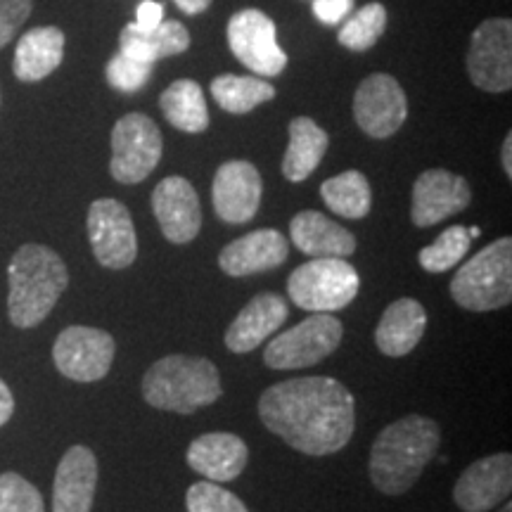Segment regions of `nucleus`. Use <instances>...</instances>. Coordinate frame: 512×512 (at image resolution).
<instances>
[{
    "label": "nucleus",
    "mask_w": 512,
    "mask_h": 512,
    "mask_svg": "<svg viewBox=\"0 0 512 512\" xmlns=\"http://www.w3.org/2000/svg\"><path fill=\"white\" fill-rule=\"evenodd\" d=\"M259 418L294 451L330 456L351 441L356 401L332 377H297L273 384L261 394Z\"/></svg>",
    "instance_id": "f257e3e1"
},
{
    "label": "nucleus",
    "mask_w": 512,
    "mask_h": 512,
    "mask_svg": "<svg viewBox=\"0 0 512 512\" xmlns=\"http://www.w3.org/2000/svg\"><path fill=\"white\" fill-rule=\"evenodd\" d=\"M439 444L441 427L432 418L413 413L392 422L377 434L370 448V482L387 496L406 494L437 456Z\"/></svg>",
    "instance_id": "f03ea898"
},
{
    "label": "nucleus",
    "mask_w": 512,
    "mask_h": 512,
    "mask_svg": "<svg viewBox=\"0 0 512 512\" xmlns=\"http://www.w3.org/2000/svg\"><path fill=\"white\" fill-rule=\"evenodd\" d=\"M8 316L15 328L31 330L55 309L69 285L62 256L46 245H22L8 266Z\"/></svg>",
    "instance_id": "7ed1b4c3"
},
{
    "label": "nucleus",
    "mask_w": 512,
    "mask_h": 512,
    "mask_svg": "<svg viewBox=\"0 0 512 512\" xmlns=\"http://www.w3.org/2000/svg\"><path fill=\"white\" fill-rule=\"evenodd\" d=\"M140 392L157 411L192 415L219 401L223 387L219 368L209 358L171 354L147 368Z\"/></svg>",
    "instance_id": "20e7f679"
},
{
    "label": "nucleus",
    "mask_w": 512,
    "mask_h": 512,
    "mask_svg": "<svg viewBox=\"0 0 512 512\" xmlns=\"http://www.w3.org/2000/svg\"><path fill=\"white\" fill-rule=\"evenodd\" d=\"M451 297L465 311H496L512 302V238H498L467 259L451 280Z\"/></svg>",
    "instance_id": "39448f33"
},
{
    "label": "nucleus",
    "mask_w": 512,
    "mask_h": 512,
    "mask_svg": "<svg viewBox=\"0 0 512 512\" xmlns=\"http://www.w3.org/2000/svg\"><path fill=\"white\" fill-rule=\"evenodd\" d=\"M361 290V278L347 259L320 256L306 261L287 278V294L299 309L335 313L347 309Z\"/></svg>",
    "instance_id": "423d86ee"
},
{
    "label": "nucleus",
    "mask_w": 512,
    "mask_h": 512,
    "mask_svg": "<svg viewBox=\"0 0 512 512\" xmlns=\"http://www.w3.org/2000/svg\"><path fill=\"white\" fill-rule=\"evenodd\" d=\"M344 337V323L332 313H311L294 328L280 332L264 349V363L273 370H302L335 354Z\"/></svg>",
    "instance_id": "0eeeda50"
},
{
    "label": "nucleus",
    "mask_w": 512,
    "mask_h": 512,
    "mask_svg": "<svg viewBox=\"0 0 512 512\" xmlns=\"http://www.w3.org/2000/svg\"><path fill=\"white\" fill-rule=\"evenodd\" d=\"M164 152L159 126L147 114H124L112 128L110 174L117 183H143L157 169Z\"/></svg>",
    "instance_id": "6e6552de"
},
{
    "label": "nucleus",
    "mask_w": 512,
    "mask_h": 512,
    "mask_svg": "<svg viewBox=\"0 0 512 512\" xmlns=\"http://www.w3.org/2000/svg\"><path fill=\"white\" fill-rule=\"evenodd\" d=\"M467 74L486 93H508L512 88V22L505 17L484 19L470 38L465 57Z\"/></svg>",
    "instance_id": "1a4fd4ad"
},
{
    "label": "nucleus",
    "mask_w": 512,
    "mask_h": 512,
    "mask_svg": "<svg viewBox=\"0 0 512 512\" xmlns=\"http://www.w3.org/2000/svg\"><path fill=\"white\" fill-rule=\"evenodd\" d=\"M228 46L261 79L285 72L287 53L278 46V29L266 12L256 8L235 12L228 22Z\"/></svg>",
    "instance_id": "9d476101"
},
{
    "label": "nucleus",
    "mask_w": 512,
    "mask_h": 512,
    "mask_svg": "<svg viewBox=\"0 0 512 512\" xmlns=\"http://www.w3.org/2000/svg\"><path fill=\"white\" fill-rule=\"evenodd\" d=\"M117 342L110 332L86 325H69L55 339V368L74 382H98L110 373Z\"/></svg>",
    "instance_id": "9b49d317"
},
{
    "label": "nucleus",
    "mask_w": 512,
    "mask_h": 512,
    "mask_svg": "<svg viewBox=\"0 0 512 512\" xmlns=\"http://www.w3.org/2000/svg\"><path fill=\"white\" fill-rule=\"evenodd\" d=\"M88 240L100 266L110 271H124L138 256V235L131 211L119 200L102 197L88 209Z\"/></svg>",
    "instance_id": "f8f14e48"
},
{
    "label": "nucleus",
    "mask_w": 512,
    "mask_h": 512,
    "mask_svg": "<svg viewBox=\"0 0 512 512\" xmlns=\"http://www.w3.org/2000/svg\"><path fill=\"white\" fill-rule=\"evenodd\" d=\"M408 117V100L401 83L389 74H370L354 95V119L375 140L392 138Z\"/></svg>",
    "instance_id": "ddd939ff"
},
{
    "label": "nucleus",
    "mask_w": 512,
    "mask_h": 512,
    "mask_svg": "<svg viewBox=\"0 0 512 512\" xmlns=\"http://www.w3.org/2000/svg\"><path fill=\"white\" fill-rule=\"evenodd\" d=\"M472 190L463 176L446 169H427L415 178L411 219L418 228H432L470 207Z\"/></svg>",
    "instance_id": "4468645a"
},
{
    "label": "nucleus",
    "mask_w": 512,
    "mask_h": 512,
    "mask_svg": "<svg viewBox=\"0 0 512 512\" xmlns=\"http://www.w3.org/2000/svg\"><path fill=\"white\" fill-rule=\"evenodd\" d=\"M261 192H264V183L252 162L233 159V162L221 164L211 185L216 216L233 226L249 223L259 211Z\"/></svg>",
    "instance_id": "2eb2a0df"
},
{
    "label": "nucleus",
    "mask_w": 512,
    "mask_h": 512,
    "mask_svg": "<svg viewBox=\"0 0 512 512\" xmlns=\"http://www.w3.org/2000/svg\"><path fill=\"white\" fill-rule=\"evenodd\" d=\"M512 491V456L494 453L475 460L453 486V501L463 512H486L503 505Z\"/></svg>",
    "instance_id": "dca6fc26"
},
{
    "label": "nucleus",
    "mask_w": 512,
    "mask_h": 512,
    "mask_svg": "<svg viewBox=\"0 0 512 512\" xmlns=\"http://www.w3.org/2000/svg\"><path fill=\"white\" fill-rule=\"evenodd\" d=\"M155 211L164 238L174 245H188L200 235L202 207L195 185L183 176H169L152 192Z\"/></svg>",
    "instance_id": "f3484780"
},
{
    "label": "nucleus",
    "mask_w": 512,
    "mask_h": 512,
    "mask_svg": "<svg viewBox=\"0 0 512 512\" xmlns=\"http://www.w3.org/2000/svg\"><path fill=\"white\" fill-rule=\"evenodd\" d=\"M287 256H290V240L275 228H259L223 247L219 266L230 278H245L283 266Z\"/></svg>",
    "instance_id": "a211bd4d"
},
{
    "label": "nucleus",
    "mask_w": 512,
    "mask_h": 512,
    "mask_svg": "<svg viewBox=\"0 0 512 512\" xmlns=\"http://www.w3.org/2000/svg\"><path fill=\"white\" fill-rule=\"evenodd\" d=\"M98 489V458L76 444L64 453L55 472L53 512H91Z\"/></svg>",
    "instance_id": "6ab92c4d"
},
{
    "label": "nucleus",
    "mask_w": 512,
    "mask_h": 512,
    "mask_svg": "<svg viewBox=\"0 0 512 512\" xmlns=\"http://www.w3.org/2000/svg\"><path fill=\"white\" fill-rule=\"evenodd\" d=\"M185 460L207 482L226 484L238 479L249 463V448L238 434L209 432L188 446Z\"/></svg>",
    "instance_id": "aec40b11"
},
{
    "label": "nucleus",
    "mask_w": 512,
    "mask_h": 512,
    "mask_svg": "<svg viewBox=\"0 0 512 512\" xmlns=\"http://www.w3.org/2000/svg\"><path fill=\"white\" fill-rule=\"evenodd\" d=\"M287 316H290V306L280 294H256L228 325L226 337H223L226 347L233 354H249V351L261 347L268 337L275 335V330L283 328Z\"/></svg>",
    "instance_id": "412c9836"
},
{
    "label": "nucleus",
    "mask_w": 512,
    "mask_h": 512,
    "mask_svg": "<svg viewBox=\"0 0 512 512\" xmlns=\"http://www.w3.org/2000/svg\"><path fill=\"white\" fill-rule=\"evenodd\" d=\"M290 238L294 247L311 259H320V256L349 259L356 252L354 233L316 209L299 211L294 216L290 221Z\"/></svg>",
    "instance_id": "4be33fe9"
},
{
    "label": "nucleus",
    "mask_w": 512,
    "mask_h": 512,
    "mask_svg": "<svg viewBox=\"0 0 512 512\" xmlns=\"http://www.w3.org/2000/svg\"><path fill=\"white\" fill-rule=\"evenodd\" d=\"M427 328V311L418 299L403 297L389 304L375 328V344L384 356L401 358L418 347Z\"/></svg>",
    "instance_id": "5701e85b"
},
{
    "label": "nucleus",
    "mask_w": 512,
    "mask_h": 512,
    "mask_svg": "<svg viewBox=\"0 0 512 512\" xmlns=\"http://www.w3.org/2000/svg\"><path fill=\"white\" fill-rule=\"evenodd\" d=\"M64 31L60 27H34L17 41L12 72L22 83L48 79L64 60Z\"/></svg>",
    "instance_id": "b1692460"
},
{
    "label": "nucleus",
    "mask_w": 512,
    "mask_h": 512,
    "mask_svg": "<svg viewBox=\"0 0 512 512\" xmlns=\"http://www.w3.org/2000/svg\"><path fill=\"white\" fill-rule=\"evenodd\" d=\"M119 53L138 62L155 64L162 57L181 55L190 48V31L176 19H164L157 29L143 31L136 24H126L119 36Z\"/></svg>",
    "instance_id": "393cba45"
},
{
    "label": "nucleus",
    "mask_w": 512,
    "mask_h": 512,
    "mask_svg": "<svg viewBox=\"0 0 512 512\" xmlns=\"http://www.w3.org/2000/svg\"><path fill=\"white\" fill-rule=\"evenodd\" d=\"M330 147V136L309 117H294L290 121V145L283 157V176L292 183L309 178L323 162Z\"/></svg>",
    "instance_id": "a878e982"
},
{
    "label": "nucleus",
    "mask_w": 512,
    "mask_h": 512,
    "mask_svg": "<svg viewBox=\"0 0 512 512\" xmlns=\"http://www.w3.org/2000/svg\"><path fill=\"white\" fill-rule=\"evenodd\" d=\"M159 107L171 126L183 133H204L209 128V110L202 86L192 79H178L159 95Z\"/></svg>",
    "instance_id": "bb28decb"
},
{
    "label": "nucleus",
    "mask_w": 512,
    "mask_h": 512,
    "mask_svg": "<svg viewBox=\"0 0 512 512\" xmlns=\"http://www.w3.org/2000/svg\"><path fill=\"white\" fill-rule=\"evenodd\" d=\"M320 197L332 214L351 221L363 219L373 207V192H370L368 178L356 169L328 178L320 185Z\"/></svg>",
    "instance_id": "cd10ccee"
},
{
    "label": "nucleus",
    "mask_w": 512,
    "mask_h": 512,
    "mask_svg": "<svg viewBox=\"0 0 512 512\" xmlns=\"http://www.w3.org/2000/svg\"><path fill=\"white\" fill-rule=\"evenodd\" d=\"M216 105L228 114H249L259 105L275 98V88L261 76L221 74L211 81Z\"/></svg>",
    "instance_id": "c85d7f7f"
},
{
    "label": "nucleus",
    "mask_w": 512,
    "mask_h": 512,
    "mask_svg": "<svg viewBox=\"0 0 512 512\" xmlns=\"http://www.w3.org/2000/svg\"><path fill=\"white\" fill-rule=\"evenodd\" d=\"M384 29H387V8L382 3H368L344 22L337 41L354 53H366L380 41Z\"/></svg>",
    "instance_id": "c756f323"
},
{
    "label": "nucleus",
    "mask_w": 512,
    "mask_h": 512,
    "mask_svg": "<svg viewBox=\"0 0 512 512\" xmlns=\"http://www.w3.org/2000/svg\"><path fill=\"white\" fill-rule=\"evenodd\" d=\"M470 233L465 226H451L439 235L432 245L422 249L418 261L427 273H444L451 271L453 266H458L465 259V254L470 252Z\"/></svg>",
    "instance_id": "7c9ffc66"
},
{
    "label": "nucleus",
    "mask_w": 512,
    "mask_h": 512,
    "mask_svg": "<svg viewBox=\"0 0 512 512\" xmlns=\"http://www.w3.org/2000/svg\"><path fill=\"white\" fill-rule=\"evenodd\" d=\"M0 512H46L41 491L17 472L0 475Z\"/></svg>",
    "instance_id": "2f4dec72"
},
{
    "label": "nucleus",
    "mask_w": 512,
    "mask_h": 512,
    "mask_svg": "<svg viewBox=\"0 0 512 512\" xmlns=\"http://www.w3.org/2000/svg\"><path fill=\"white\" fill-rule=\"evenodd\" d=\"M188 512H249L233 491L223 489L216 482H197L185 494Z\"/></svg>",
    "instance_id": "473e14b6"
},
{
    "label": "nucleus",
    "mask_w": 512,
    "mask_h": 512,
    "mask_svg": "<svg viewBox=\"0 0 512 512\" xmlns=\"http://www.w3.org/2000/svg\"><path fill=\"white\" fill-rule=\"evenodd\" d=\"M152 69H155V64L138 62L133 60V57H126L124 53H117L110 62H107L105 79L114 91L138 93L140 88H145L147 81H150Z\"/></svg>",
    "instance_id": "72a5a7b5"
},
{
    "label": "nucleus",
    "mask_w": 512,
    "mask_h": 512,
    "mask_svg": "<svg viewBox=\"0 0 512 512\" xmlns=\"http://www.w3.org/2000/svg\"><path fill=\"white\" fill-rule=\"evenodd\" d=\"M31 10H34V0H0V50L24 27Z\"/></svg>",
    "instance_id": "f704fd0d"
},
{
    "label": "nucleus",
    "mask_w": 512,
    "mask_h": 512,
    "mask_svg": "<svg viewBox=\"0 0 512 512\" xmlns=\"http://www.w3.org/2000/svg\"><path fill=\"white\" fill-rule=\"evenodd\" d=\"M351 10H354V0H313V15L328 27L347 19Z\"/></svg>",
    "instance_id": "c9c22d12"
},
{
    "label": "nucleus",
    "mask_w": 512,
    "mask_h": 512,
    "mask_svg": "<svg viewBox=\"0 0 512 512\" xmlns=\"http://www.w3.org/2000/svg\"><path fill=\"white\" fill-rule=\"evenodd\" d=\"M164 15H166L164 5L155 3V0H143V3L138 5L136 22H133V24H136V27L143 29V31H152L164 22Z\"/></svg>",
    "instance_id": "e433bc0d"
},
{
    "label": "nucleus",
    "mask_w": 512,
    "mask_h": 512,
    "mask_svg": "<svg viewBox=\"0 0 512 512\" xmlns=\"http://www.w3.org/2000/svg\"><path fill=\"white\" fill-rule=\"evenodd\" d=\"M15 413V396H12L10 387L0 380V427L5 425Z\"/></svg>",
    "instance_id": "4c0bfd02"
},
{
    "label": "nucleus",
    "mask_w": 512,
    "mask_h": 512,
    "mask_svg": "<svg viewBox=\"0 0 512 512\" xmlns=\"http://www.w3.org/2000/svg\"><path fill=\"white\" fill-rule=\"evenodd\" d=\"M176 8H181V12L185 15H200V12L209 10V5L214 3V0H174Z\"/></svg>",
    "instance_id": "58836bf2"
},
{
    "label": "nucleus",
    "mask_w": 512,
    "mask_h": 512,
    "mask_svg": "<svg viewBox=\"0 0 512 512\" xmlns=\"http://www.w3.org/2000/svg\"><path fill=\"white\" fill-rule=\"evenodd\" d=\"M501 164H503V171L505 176L512 178V133H508L503 140V150H501Z\"/></svg>",
    "instance_id": "ea45409f"
},
{
    "label": "nucleus",
    "mask_w": 512,
    "mask_h": 512,
    "mask_svg": "<svg viewBox=\"0 0 512 512\" xmlns=\"http://www.w3.org/2000/svg\"><path fill=\"white\" fill-rule=\"evenodd\" d=\"M467 233H470V238L475 240V238H479V235H482V230H479L477 226H472V228H467Z\"/></svg>",
    "instance_id": "a19ab883"
},
{
    "label": "nucleus",
    "mask_w": 512,
    "mask_h": 512,
    "mask_svg": "<svg viewBox=\"0 0 512 512\" xmlns=\"http://www.w3.org/2000/svg\"><path fill=\"white\" fill-rule=\"evenodd\" d=\"M498 512H512V505L510 503H503V508L498 510Z\"/></svg>",
    "instance_id": "79ce46f5"
}]
</instances>
